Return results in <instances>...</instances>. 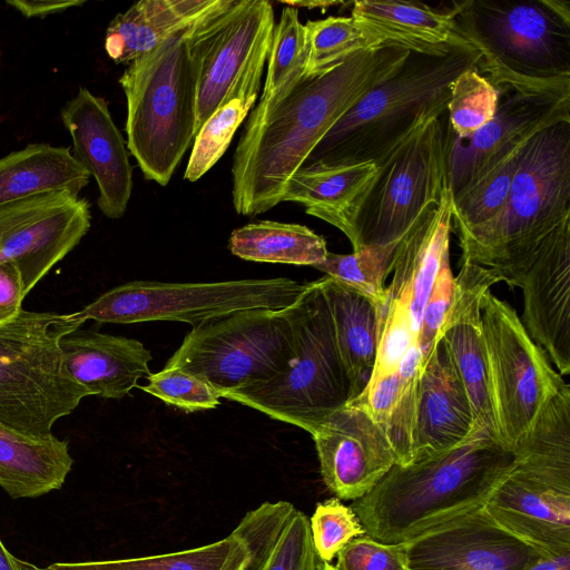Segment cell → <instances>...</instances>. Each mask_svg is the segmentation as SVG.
<instances>
[{
	"label": "cell",
	"mask_w": 570,
	"mask_h": 570,
	"mask_svg": "<svg viewBox=\"0 0 570 570\" xmlns=\"http://www.w3.org/2000/svg\"><path fill=\"white\" fill-rule=\"evenodd\" d=\"M410 49L384 43L306 77L283 100L255 107L232 166L237 214L256 216L282 203L286 185L324 136L362 98L403 66Z\"/></svg>",
	"instance_id": "1"
},
{
	"label": "cell",
	"mask_w": 570,
	"mask_h": 570,
	"mask_svg": "<svg viewBox=\"0 0 570 570\" xmlns=\"http://www.w3.org/2000/svg\"><path fill=\"white\" fill-rule=\"evenodd\" d=\"M514 465V450L481 428L452 449L394 464L350 507L365 534L384 543H404L484 508Z\"/></svg>",
	"instance_id": "2"
},
{
	"label": "cell",
	"mask_w": 570,
	"mask_h": 570,
	"mask_svg": "<svg viewBox=\"0 0 570 570\" xmlns=\"http://www.w3.org/2000/svg\"><path fill=\"white\" fill-rule=\"evenodd\" d=\"M569 217L570 121H560L523 146L502 213L459 237L461 262L491 268L518 286L539 246Z\"/></svg>",
	"instance_id": "3"
},
{
	"label": "cell",
	"mask_w": 570,
	"mask_h": 570,
	"mask_svg": "<svg viewBox=\"0 0 570 570\" xmlns=\"http://www.w3.org/2000/svg\"><path fill=\"white\" fill-rule=\"evenodd\" d=\"M450 9L498 89L570 92L569 1L478 0Z\"/></svg>",
	"instance_id": "4"
},
{
	"label": "cell",
	"mask_w": 570,
	"mask_h": 570,
	"mask_svg": "<svg viewBox=\"0 0 570 570\" xmlns=\"http://www.w3.org/2000/svg\"><path fill=\"white\" fill-rule=\"evenodd\" d=\"M470 43L411 50L403 66L360 100L324 136L304 166L377 161L426 115L444 114L453 81L479 68Z\"/></svg>",
	"instance_id": "5"
},
{
	"label": "cell",
	"mask_w": 570,
	"mask_h": 570,
	"mask_svg": "<svg viewBox=\"0 0 570 570\" xmlns=\"http://www.w3.org/2000/svg\"><path fill=\"white\" fill-rule=\"evenodd\" d=\"M189 27L134 59L119 78L127 101L128 150L145 178L160 186L169 183L195 138Z\"/></svg>",
	"instance_id": "6"
},
{
	"label": "cell",
	"mask_w": 570,
	"mask_h": 570,
	"mask_svg": "<svg viewBox=\"0 0 570 570\" xmlns=\"http://www.w3.org/2000/svg\"><path fill=\"white\" fill-rule=\"evenodd\" d=\"M83 323L77 312L24 309L0 323V425L46 438L60 417L91 395L69 375L60 348L61 338Z\"/></svg>",
	"instance_id": "7"
},
{
	"label": "cell",
	"mask_w": 570,
	"mask_h": 570,
	"mask_svg": "<svg viewBox=\"0 0 570 570\" xmlns=\"http://www.w3.org/2000/svg\"><path fill=\"white\" fill-rule=\"evenodd\" d=\"M295 425L311 435L351 401V383L320 279L309 282L298 320L295 355L269 380L223 396Z\"/></svg>",
	"instance_id": "8"
},
{
	"label": "cell",
	"mask_w": 570,
	"mask_h": 570,
	"mask_svg": "<svg viewBox=\"0 0 570 570\" xmlns=\"http://www.w3.org/2000/svg\"><path fill=\"white\" fill-rule=\"evenodd\" d=\"M304 294L287 308L245 309L193 327L165 366L205 380L220 397L269 380L295 355Z\"/></svg>",
	"instance_id": "9"
},
{
	"label": "cell",
	"mask_w": 570,
	"mask_h": 570,
	"mask_svg": "<svg viewBox=\"0 0 570 570\" xmlns=\"http://www.w3.org/2000/svg\"><path fill=\"white\" fill-rule=\"evenodd\" d=\"M429 114L377 161V173L356 220V250L399 243L440 204L448 186L446 128Z\"/></svg>",
	"instance_id": "10"
},
{
	"label": "cell",
	"mask_w": 570,
	"mask_h": 570,
	"mask_svg": "<svg viewBox=\"0 0 570 570\" xmlns=\"http://www.w3.org/2000/svg\"><path fill=\"white\" fill-rule=\"evenodd\" d=\"M308 285L309 282L286 277L214 283L132 281L101 294L77 315L83 322L176 321L195 327L239 311L287 308L301 298Z\"/></svg>",
	"instance_id": "11"
},
{
	"label": "cell",
	"mask_w": 570,
	"mask_h": 570,
	"mask_svg": "<svg viewBox=\"0 0 570 570\" xmlns=\"http://www.w3.org/2000/svg\"><path fill=\"white\" fill-rule=\"evenodd\" d=\"M480 314L498 432L514 450L567 383L510 304L489 289L482 295Z\"/></svg>",
	"instance_id": "12"
},
{
	"label": "cell",
	"mask_w": 570,
	"mask_h": 570,
	"mask_svg": "<svg viewBox=\"0 0 570 570\" xmlns=\"http://www.w3.org/2000/svg\"><path fill=\"white\" fill-rule=\"evenodd\" d=\"M275 28L267 0H217L187 35L196 81L195 136L250 62L269 51Z\"/></svg>",
	"instance_id": "13"
},
{
	"label": "cell",
	"mask_w": 570,
	"mask_h": 570,
	"mask_svg": "<svg viewBox=\"0 0 570 570\" xmlns=\"http://www.w3.org/2000/svg\"><path fill=\"white\" fill-rule=\"evenodd\" d=\"M90 205L67 191L0 206V263H12L27 294L90 228Z\"/></svg>",
	"instance_id": "14"
},
{
	"label": "cell",
	"mask_w": 570,
	"mask_h": 570,
	"mask_svg": "<svg viewBox=\"0 0 570 570\" xmlns=\"http://www.w3.org/2000/svg\"><path fill=\"white\" fill-rule=\"evenodd\" d=\"M499 91L493 118L470 137L458 138L446 126L448 186L452 197L540 130L570 121V92Z\"/></svg>",
	"instance_id": "15"
},
{
	"label": "cell",
	"mask_w": 570,
	"mask_h": 570,
	"mask_svg": "<svg viewBox=\"0 0 570 570\" xmlns=\"http://www.w3.org/2000/svg\"><path fill=\"white\" fill-rule=\"evenodd\" d=\"M410 570H524L544 552L478 509L402 543Z\"/></svg>",
	"instance_id": "16"
},
{
	"label": "cell",
	"mask_w": 570,
	"mask_h": 570,
	"mask_svg": "<svg viewBox=\"0 0 570 570\" xmlns=\"http://www.w3.org/2000/svg\"><path fill=\"white\" fill-rule=\"evenodd\" d=\"M312 436L323 481L340 500L364 497L396 464L384 430L353 402L333 413Z\"/></svg>",
	"instance_id": "17"
},
{
	"label": "cell",
	"mask_w": 570,
	"mask_h": 570,
	"mask_svg": "<svg viewBox=\"0 0 570 570\" xmlns=\"http://www.w3.org/2000/svg\"><path fill=\"white\" fill-rule=\"evenodd\" d=\"M519 287L522 324L560 375L570 373V217L537 249Z\"/></svg>",
	"instance_id": "18"
},
{
	"label": "cell",
	"mask_w": 570,
	"mask_h": 570,
	"mask_svg": "<svg viewBox=\"0 0 570 570\" xmlns=\"http://www.w3.org/2000/svg\"><path fill=\"white\" fill-rule=\"evenodd\" d=\"M452 203L448 188L440 204L425 212L399 243L393 278L379 312L384 325L412 331L419 336L424 306L439 267L450 253Z\"/></svg>",
	"instance_id": "19"
},
{
	"label": "cell",
	"mask_w": 570,
	"mask_h": 570,
	"mask_svg": "<svg viewBox=\"0 0 570 570\" xmlns=\"http://www.w3.org/2000/svg\"><path fill=\"white\" fill-rule=\"evenodd\" d=\"M72 156L97 183V205L110 219L124 216L132 190V167L108 102L80 87L60 111Z\"/></svg>",
	"instance_id": "20"
},
{
	"label": "cell",
	"mask_w": 570,
	"mask_h": 570,
	"mask_svg": "<svg viewBox=\"0 0 570 570\" xmlns=\"http://www.w3.org/2000/svg\"><path fill=\"white\" fill-rule=\"evenodd\" d=\"M454 282V295L441 330L440 343L466 392L478 425L500 438L491 395L480 303L482 295L501 278L491 268L461 262Z\"/></svg>",
	"instance_id": "21"
},
{
	"label": "cell",
	"mask_w": 570,
	"mask_h": 570,
	"mask_svg": "<svg viewBox=\"0 0 570 570\" xmlns=\"http://www.w3.org/2000/svg\"><path fill=\"white\" fill-rule=\"evenodd\" d=\"M481 428L466 392L439 342L419 382L411 463L459 445Z\"/></svg>",
	"instance_id": "22"
},
{
	"label": "cell",
	"mask_w": 570,
	"mask_h": 570,
	"mask_svg": "<svg viewBox=\"0 0 570 570\" xmlns=\"http://www.w3.org/2000/svg\"><path fill=\"white\" fill-rule=\"evenodd\" d=\"M505 530L554 556L570 553V493L510 472L484 505Z\"/></svg>",
	"instance_id": "23"
},
{
	"label": "cell",
	"mask_w": 570,
	"mask_h": 570,
	"mask_svg": "<svg viewBox=\"0 0 570 570\" xmlns=\"http://www.w3.org/2000/svg\"><path fill=\"white\" fill-rule=\"evenodd\" d=\"M69 375L91 395L121 399L149 376L150 352L137 340L98 332H72L60 341Z\"/></svg>",
	"instance_id": "24"
},
{
	"label": "cell",
	"mask_w": 570,
	"mask_h": 570,
	"mask_svg": "<svg viewBox=\"0 0 570 570\" xmlns=\"http://www.w3.org/2000/svg\"><path fill=\"white\" fill-rule=\"evenodd\" d=\"M377 173L374 161L347 165L312 164L288 180L282 202H296L337 229L356 246V220Z\"/></svg>",
	"instance_id": "25"
},
{
	"label": "cell",
	"mask_w": 570,
	"mask_h": 570,
	"mask_svg": "<svg viewBox=\"0 0 570 570\" xmlns=\"http://www.w3.org/2000/svg\"><path fill=\"white\" fill-rule=\"evenodd\" d=\"M233 533L248 551L245 570H318L309 520L287 501L262 503Z\"/></svg>",
	"instance_id": "26"
},
{
	"label": "cell",
	"mask_w": 570,
	"mask_h": 570,
	"mask_svg": "<svg viewBox=\"0 0 570 570\" xmlns=\"http://www.w3.org/2000/svg\"><path fill=\"white\" fill-rule=\"evenodd\" d=\"M217 0H141L108 24L105 50L115 63L128 65L169 36L189 27Z\"/></svg>",
	"instance_id": "27"
},
{
	"label": "cell",
	"mask_w": 570,
	"mask_h": 570,
	"mask_svg": "<svg viewBox=\"0 0 570 570\" xmlns=\"http://www.w3.org/2000/svg\"><path fill=\"white\" fill-rule=\"evenodd\" d=\"M72 463L67 441L53 434L30 438L0 425V487L12 499L60 489Z\"/></svg>",
	"instance_id": "28"
},
{
	"label": "cell",
	"mask_w": 570,
	"mask_h": 570,
	"mask_svg": "<svg viewBox=\"0 0 570 570\" xmlns=\"http://www.w3.org/2000/svg\"><path fill=\"white\" fill-rule=\"evenodd\" d=\"M351 16L384 42L410 50L435 51L469 42L458 32L450 8L439 10L422 2L360 0L353 2Z\"/></svg>",
	"instance_id": "29"
},
{
	"label": "cell",
	"mask_w": 570,
	"mask_h": 570,
	"mask_svg": "<svg viewBox=\"0 0 570 570\" xmlns=\"http://www.w3.org/2000/svg\"><path fill=\"white\" fill-rule=\"evenodd\" d=\"M511 473L570 493V387L566 384L543 407L514 449Z\"/></svg>",
	"instance_id": "30"
},
{
	"label": "cell",
	"mask_w": 570,
	"mask_h": 570,
	"mask_svg": "<svg viewBox=\"0 0 570 570\" xmlns=\"http://www.w3.org/2000/svg\"><path fill=\"white\" fill-rule=\"evenodd\" d=\"M89 179L69 148L30 144L0 158V206L51 193L79 196Z\"/></svg>",
	"instance_id": "31"
},
{
	"label": "cell",
	"mask_w": 570,
	"mask_h": 570,
	"mask_svg": "<svg viewBox=\"0 0 570 570\" xmlns=\"http://www.w3.org/2000/svg\"><path fill=\"white\" fill-rule=\"evenodd\" d=\"M327 302L336 345L351 383V400L368 384L377 354L376 306L328 276L320 278Z\"/></svg>",
	"instance_id": "32"
},
{
	"label": "cell",
	"mask_w": 570,
	"mask_h": 570,
	"mask_svg": "<svg viewBox=\"0 0 570 570\" xmlns=\"http://www.w3.org/2000/svg\"><path fill=\"white\" fill-rule=\"evenodd\" d=\"M268 52L254 59L232 87L219 107L195 136L184 174L188 181L202 178L224 155L237 128L253 108L262 83Z\"/></svg>",
	"instance_id": "33"
},
{
	"label": "cell",
	"mask_w": 570,
	"mask_h": 570,
	"mask_svg": "<svg viewBox=\"0 0 570 570\" xmlns=\"http://www.w3.org/2000/svg\"><path fill=\"white\" fill-rule=\"evenodd\" d=\"M233 255L252 262L309 265L324 262L326 240L299 224L262 220L235 229L228 242Z\"/></svg>",
	"instance_id": "34"
},
{
	"label": "cell",
	"mask_w": 570,
	"mask_h": 570,
	"mask_svg": "<svg viewBox=\"0 0 570 570\" xmlns=\"http://www.w3.org/2000/svg\"><path fill=\"white\" fill-rule=\"evenodd\" d=\"M248 551L233 532L194 549L140 558L55 562L53 570H245Z\"/></svg>",
	"instance_id": "35"
},
{
	"label": "cell",
	"mask_w": 570,
	"mask_h": 570,
	"mask_svg": "<svg viewBox=\"0 0 570 570\" xmlns=\"http://www.w3.org/2000/svg\"><path fill=\"white\" fill-rule=\"evenodd\" d=\"M307 41L297 8L285 6L275 26L267 56L263 95L256 107L283 100L306 78Z\"/></svg>",
	"instance_id": "36"
},
{
	"label": "cell",
	"mask_w": 570,
	"mask_h": 570,
	"mask_svg": "<svg viewBox=\"0 0 570 570\" xmlns=\"http://www.w3.org/2000/svg\"><path fill=\"white\" fill-rule=\"evenodd\" d=\"M524 145L490 167L460 194L452 197V218L459 237L479 229L502 213Z\"/></svg>",
	"instance_id": "37"
},
{
	"label": "cell",
	"mask_w": 570,
	"mask_h": 570,
	"mask_svg": "<svg viewBox=\"0 0 570 570\" xmlns=\"http://www.w3.org/2000/svg\"><path fill=\"white\" fill-rule=\"evenodd\" d=\"M304 28L306 77L325 72L354 53L387 43L352 16L307 21Z\"/></svg>",
	"instance_id": "38"
},
{
	"label": "cell",
	"mask_w": 570,
	"mask_h": 570,
	"mask_svg": "<svg viewBox=\"0 0 570 570\" xmlns=\"http://www.w3.org/2000/svg\"><path fill=\"white\" fill-rule=\"evenodd\" d=\"M399 243L363 246L351 254L328 252L315 268L370 299L380 312L386 297L384 282L393 271Z\"/></svg>",
	"instance_id": "39"
},
{
	"label": "cell",
	"mask_w": 570,
	"mask_h": 570,
	"mask_svg": "<svg viewBox=\"0 0 570 570\" xmlns=\"http://www.w3.org/2000/svg\"><path fill=\"white\" fill-rule=\"evenodd\" d=\"M499 95L479 68L462 72L451 86L446 126L458 138L470 137L493 118Z\"/></svg>",
	"instance_id": "40"
},
{
	"label": "cell",
	"mask_w": 570,
	"mask_h": 570,
	"mask_svg": "<svg viewBox=\"0 0 570 570\" xmlns=\"http://www.w3.org/2000/svg\"><path fill=\"white\" fill-rule=\"evenodd\" d=\"M309 529L317 558L328 563L350 541L365 534L353 509L337 498L316 504Z\"/></svg>",
	"instance_id": "41"
},
{
	"label": "cell",
	"mask_w": 570,
	"mask_h": 570,
	"mask_svg": "<svg viewBox=\"0 0 570 570\" xmlns=\"http://www.w3.org/2000/svg\"><path fill=\"white\" fill-rule=\"evenodd\" d=\"M148 383L139 387L185 412L215 409L220 396L205 380L180 368L164 367L147 376Z\"/></svg>",
	"instance_id": "42"
},
{
	"label": "cell",
	"mask_w": 570,
	"mask_h": 570,
	"mask_svg": "<svg viewBox=\"0 0 570 570\" xmlns=\"http://www.w3.org/2000/svg\"><path fill=\"white\" fill-rule=\"evenodd\" d=\"M454 286L455 282L450 266L449 253L441 262L422 315L417 344L424 366L440 342L441 330L453 299Z\"/></svg>",
	"instance_id": "43"
},
{
	"label": "cell",
	"mask_w": 570,
	"mask_h": 570,
	"mask_svg": "<svg viewBox=\"0 0 570 570\" xmlns=\"http://www.w3.org/2000/svg\"><path fill=\"white\" fill-rule=\"evenodd\" d=\"M336 557L335 570H410L402 543H384L367 534L350 541Z\"/></svg>",
	"instance_id": "44"
},
{
	"label": "cell",
	"mask_w": 570,
	"mask_h": 570,
	"mask_svg": "<svg viewBox=\"0 0 570 570\" xmlns=\"http://www.w3.org/2000/svg\"><path fill=\"white\" fill-rule=\"evenodd\" d=\"M26 297L22 277L18 268L9 262L0 263V323H7L22 311Z\"/></svg>",
	"instance_id": "45"
},
{
	"label": "cell",
	"mask_w": 570,
	"mask_h": 570,
	"mask_svg": "<svg viewBox=\"0 0 570 570\" xmlns=\"http://www.w3.org/2000/svg\"><path fill=\"white\" fill-rule=\"evenodd\" d=\"M7 3L18 10L27 18H45L49 14L62 12L67 9L79 7L85 3L82 0H10Z\"/></svg>",
	"instance_id": "46"
},
{
	"label": "cell",
	"mask_w": 570,
	"mask_h": 570,
	"mask_svg": "<svg viewBox=\"0 0 570 570\" xmlns=\"http://www.w3.org/2000/svg\"><path fill=\"white\" fill-rule=\"evenodd\" d=\"M524 570H570V553L561 556L543 553Z\"/></svg>",
	"instance_id": "47"
},
{
	"label": "cell",
	"mask_w": 570,
	"mask_h": 570,
	"mask_svg": "<svg viewBox=\"0 0 570 570\" xmlns=\"http://www.w3.org/2000/svg\"><path fill=\"white\" fill-rule=\"evenodd\" d=\"M14 558L4 547L0 538V570H19Z\"/></svg>",
	"instance_id": "48"
},
{
	"label": "cell",
	"mask_w": 570,
	"mask_h": 570,
	"mask_svg": "<svg viewBox=\"0 0 570 570\" xmlns=\"http://www.w3.org/2000/svg\"><path fill=\"white\" fill-rule=\"evenodd\" d=\"M284 4L291 6L294 8L306 7L307 9L321 8L324 12L327 7L338 4L340 2L333 1H283Z\"/></svg>",
	"instance_id": "49"
},
{
	"label": "cell",
	"mask_w": 570,
	"mask_h": 570,
	"mask_svg": "<svg viewBox=\"0 0 570 570\" xmlns=\"http://www.w3.org/2000/svg\"><path fill=\"white\" fill-rule=\"evenodd\" d=\"M14 561H16L19 570H53L50 567L41 568V567H38L29 561H23L18 558H14Z\"/></svg>",
	"instance_id": "50"
},
{
	"label": "cell",
	"mask_w": 570,
	"mask_h": 570,
	"mask_svg": "<svg viewBox=\"0 0 570 570\" xmlns=\"http://www.w3.org/2000/svg\"><path fill=\"white\" fill-rule=\"evenodd\" d=\"M318 570H335L334 566L328 562L320 561Z\"/></svg>",
	"instance_id": "51"
}]
</instances>
